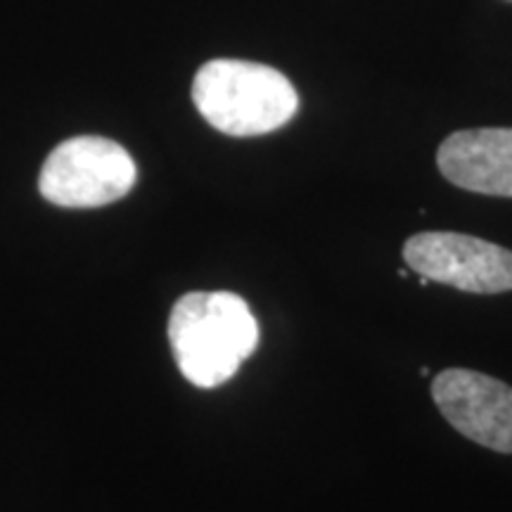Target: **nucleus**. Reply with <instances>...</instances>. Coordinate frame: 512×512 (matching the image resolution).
Here are the masks:
<instances>
[{"instance_id":"obj_1","label":"nucleus","mask_w":512,"mask_h":512,"mask_svg":"<svg viewBox=\"0 0 512 512\" xmlns=\"http://www.w3.org/2000/svg\"><path fill=\"white\" fill-rule=\"evenodd\" d=\"M169 342L185 380L214 389L259 347V323L240 294L190 292L171 311Z\"/></svg>"},{"instance_id":"obj_2","label":"nucleus","mask_w":512,"mask_h":512,"mask_svg":"<svg viewBox=\"0 0 512 512\" xmlns=\"http://www.w3.org/2000/svg\"><path fill=\"white\" fill-rule=\"evenodd\" d=\"M192 102L209 126L235 138L278 131L299 110V95L283 72L245 60L204 64L192 81Z\"/></svg>"},{"instance_id":"obj_3","label":"nucleus","mask_w":512,"mask_h":512,"mask_svg":"<svg viewBox=\"0 0 512 512\" xmlns=\"http://www.w3.org/2000/svg\"><path fill=\"white\" fill-rule=\"evenodd\" d=\"M133 157L110 138L79 136L50 152L38 178L48 202L67 209L105 207L126 197L136 185Z\"/></svg>"},{"instance_id":"obj_4","label":"nucleus","mask_w":512,"mask_h":512,"mask_svg":"<svg viewBox=\"0 0 512 512\" xmlns=\"http://www.w3.org/2000/svg\"><path fill=\"white\" fill-rule=\"evenodd\" d=\"M403 259L430 283L460 292L501 294L512 290V252L463 233H418L403 245Z\"/></svg>"},{"instance_id":"obj_5","label":"nucleus","mask_w":512,"mask_h":512,"mask_svg":"<svg viewBox=\"0 0 512 512\" xmlns=\"http://www.w3.org/2000/svg\"><path fill=\"white\" fill-rule=\"evenodd\" d=\"M432 399L453 430L479 446L512 453V387L465 368H448L432 382Z\"/></svg>"},{"instance_id":"obj_6","label":"nucleus","mask_w":512,"mask_h":512,"mask_svg":"<svg viewBox=\"0 0 512 512\" xmlns=\"http://www.w3.org/2000/svg\"><path fill=\"white\" fill-rule=\"evenodd\" d=\"M448 183L479 195L512 197V128L451 133L437 152Z\"/></svg>"}]
</instances>
